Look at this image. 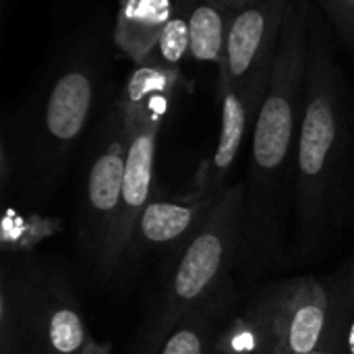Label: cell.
I'll use <instances>...</instances> for the list:
<instances>
[{
  "label": "cell",
  "mask_w": 354,
  "mask_h": 354,
  "mask_svg": "<svg viewBox=\"0 0 354 354\" xmlns=\"http://www.w3.org/2000/svg\"><path fill=\"white\" fill-rule=\"evenodd\" d=\"M191 58V33H189V21L183 4L174 0V10L164 27L158 44L149 52V56L143 60L151 66H158L168 73H183L185 60Z\"/></svg>",
  "instance_id": "cell-14"
},
{
  "label": "cell",
  "mask_w": 354,
  "mask_h": 354,
  "mask_svg": "<svg viewBox=\"0 0 354 354\" xmlns=\"http://www.w3.org/2000/svg\"><path fill=\"white\" fill-rule=\"evenodd\" d=\"M309 4L290 0L266 100L257 112L245 185V216L236 272L257 278L284 268L288 195L295 201L297 143L305 106Z\"/></svg>",
  "instance_id": "cell-1"
},
{
  "label": "cell",
  "mask_w": 354,
  "mask_h": 354,
  "mask_svg": "<svg viewBox=\"0 0 354 354\" xmlns=\"http://www.w3.org/2000/svg\"><path fill=\"white\" fill-rule=\"evenodd\" d=\"M336 278L340 282V288H342V295H344V301H346V354H354V303L351 301V297L346 295L338 274H336Z\"/></svg>",
  "instance_id": "cell-17"
},
{
  "label": "cell",
  "mask_w": 354,
  "mask_h": 354,
  "mask_svg": "<svg viewBox=\"0 0 354 354\" xmlns=\"http://www.w3.org/2000/svg\"><path fill=\"white\" fill-rule=\"evenodd\" d=\"M353 112H354V91H353Z\"/></svg>",
  "instance_id": "cell-23"
},
{
  "label": "cell",
  "mask_w": 354,
  "mask_h": 354,
  "mask_svg": "<svg viewBox=\"0 0 354 354\" xmlns=\"http://www.w3.org/2000/svg\"><path fill=\"white\" fill-rule=\"evenodd\" d=\"M326 17L332 23L336 44L354 54V0H332Z\"/></svg>",
  "instance_id": "cell-16"
},
{
  "label": "cell",
  "mask_w": 354,
  "mask_h": 354,
  "mask_svg": "<svg viewBox=\"0 0 354 354\" xmlns=\"http://www.w3.org/2000/svg\"><path fill=\"white\" fill-rule=\"evenodd\" d=\"M332 295H334V303H332L328 330L322 342L317 344V348L309 354H346V301L336 276L332 278Z\"/></svg>",
  "instance_id": "cell-15"
},
{
  "label": "cell",
  "mask_w": 354,
  "mask_h": 354,
  "mask_svg": "<svg viewBox=\"0 0 354 354\" xmlns=\"http://www.w3.org/2000/svg\"><path fill=\"white\" fill-rule=\"evenodd\" d=\"M353 220H354V195H353Z\"/></svg>",
  "instance_id": "cell-22"
},
{
  "label": "cell",
  "mask_w": 354,
  "mask_h": 354,
  "mask_svg": "<svg viewBox=\"0 0 354 354\" xmlns=\"http://www.w3.org/2000/svg\"><path fill=\"white\" fill-rule=\"evenodd\" d=\"M220 95V135L214 153L197 168L191 189L187 191L193 197L218 199L230 185L228 176L236 164L241 147L247 139V133L253 131L257 112L266 100L268 91H236L226 79L216 81Z\"/></svg>",
  "instance_id": "cell-9"
},
{
  "label": "cell",
  "mask_w": 354,
  "mask_h": 354,
  "mask_svg": "<svg viewBox=\"0 0 354 354\" xmlns=\"http://www.w3.org/2000/svg\"><path fill=\"white\" fill-rule=\"evenodd\" d=\"M245 185H230L199 230L164 257L162 274L131 354H158L187 313L230 286L239 268Z\"/></svg>",
  "instance_id": "cell-4"
},
{
  "label": "cell",
  "mask_w": 354,
  "mask_h": 354,
  "mask_svg": "<svg viewBox=\"0 0 354 354\" xmlns=\"http://www.w3.org/2000/svg\"><path fill=\"white\" fill-rule=\"evenodd\" d=\"M326 15H328V10H330V4H332V0H313Z\"/></svg>",
  "instance_id": "cell-21"
},
{
  "label": "cell",
  "mask_w": 354,
  "mask_h": 354,
  "mask_svg": "<svg viewBox=\"0 0 354 354\" xmlns=\"http://www.w3.org/2000/svg\"><path fill=\"white\" fill-rule=\"evenodd\" d=\"M83 354H112V351H110L108 344H100V342L91 340V342L87 344V348L83 351Z\"/></svg>",
  "instance_id": "cell-19"
},
{
  "label": "cell",
  "mask_w": 354,
  "mask_h": 354,
  "mask_svg": "<svg viewBox=\"0 0 354 354\" xmlns=\"http://www.w3.org/2000/svg\"><path fill=\"white\" fill-rule=\"evenodd\" d=\"M106 54L95 37H79L37 87L17 131V166L29 199H52L64 168L100 108Z\"/></svg>",
  "instance_id": "cell-3"
},
{
  "label": "cell",
  "mask_w": 354,
  "mask_h": 354,
  "mask_svg": "<svg viewBox=\"0 0 354 354\" xmlns=\"http://www.w3.org/2000/svg\"><path fill=\"white\" fill-rule=\"evenodd\" d=\"M234 301L232 282L212 301L187 313L158 354H222Z\"/></svg>",
  "instance_id": "cell-11"
},
{
  "label": "cell",
  "mask_w": 354,
  "mask_h": 354,
  "mask_svg": "<svg viewBox=\"0 0 354 354\" xmlns=\"http://www.w3.org/2000/svg\"><path fill=\"white\" fill-rule=\"evenodd\" d=\"M290 0H253L230 12L218 77L236 91H268Z\"/></svg>",
  "instance_id": "cell-8"
},
{
  "label": "cell",
  "mask_w": 354,
  "mask_h": 354,
  "mask_svg": "<svg viewBox=\"0 0 354 354\" xmlns=\"http://www.w3.org/2000/svg\"><path fill=\"white\" fill-rule=\"evenodd\" d=\"M214 2H218L220 6H224L228 10H234V8H241V6H245V4H249L253 0H214Z\"/></svg>",
  "instance_id": "cell-20"
},
{
  "label": "cell",
  "mask_w": 354,
  "mask_h": 354,
  "mask_svg": "<svg viewBox=\"0 0 354 354\" xmlns=\"http://www.w3.org/2000/svg\"><path fill=\"white\" fill-rule=\"evenodd\" d=\"M127 149L129 118L120 93H116L91 133L79 197V245L100 280L118 224Z\"/></svg>",
  "instance_id": "cell-6"
},
{
  "label": "cell",
  "mask_w": 354,
  "mask_h": 354,
  "mask_svg": "<svg viewBox=\"0 0 354 354\" xmlns=\"http://www.w3.org/2000/svg\"><path fill=\"white\" fill-rule=\"evenodd\" d=\"M336 46L330 19L311 0L305 106L295 174V257L299 259L317 257L342 222L351 124L346 81Z\"/></svg>",
  "instance_id": "cell-2"
},
{
  "label": "cell",
  "mask_w": 354,
  "mask_h": 354,
  "mask_svg": "<svg viewBox=\"0 0 354 354\" xmlns=\"http://www.w3.org/2000/svg\"><path fill=\"white\" fill-rule=\"evenodd\" d=\"M187 12L191 33V60L214 64L216 71L224 62L226 33L230 23L228 8L214 0H178Z\"/></svg>",
  "instance_id": "cell-13"
},
{
  "label": "cell",
  "mask_w": 354,
  "mask_h": 354,
  "mask_svg": "<svg viewBox=\"0 0 354 354\" xmlns=\"http://www.w3.org/2000/svg\"><path fill=\"white\" fill-rule=\"evenodd\" d=\"M174 10V0H120L112 44L133 64H141L158 44Z\"/></svg>",
  "instance_id": "cell-12"
},
{
  "label": "cell",
  "mask_w": 354,
  "mask_h": 354,
  "mask_svg": "<svg viewBox=\"0 0 354 354\" xmlns=\"http://www.w3.org/2000/svg\"><path fill=\"white\" fill-rule=\"evenodd\" d=\"M214 203L216 199H201L189 193L178 197H153L141 212L120 276L131 274L145 255L156 253L166 257L189 241L205 222Z\"/></svg>",
  "instance_id": "cell-10"
},
{
  "label": "cell",
  "mask_w": 354,
  "mask_h": 354,
  "mask_svg": "<svg viewBox=\"0 0 354 354\" xmlns=\"http://www.w3.org/2000/svg\"><path fill=\"white\" fill-rule=\"evenodd\" d=\"M332 278L297 276L259 288L245 307L253 354H309L332 315Z\"/></svg>",
  "instance_id": "cell-7"
},
{
  "label": "cell",
  "mask_w": 354,
  "mask_h": 354,
  "mask_svg": "<svg viewBox=\"0 0 354 354\" xmlns=\"http://www.w3.org/2000/svg\"><path fill=\"white\" fill-rule=\"evenodd\" d=\"M338 276H340V280H342V286H344L346 295L351 297V301L354 303V257L346 263L344 270H340Z\"/></svg>",
  "instance_id": "cell-18"
},
{
  "label": "cell",
  "mask_w": 354,
  "mask_h": 354,
  "mask_svg": "<svg viewBox=\"0 0 354 354\" xmlns=\"http://www.w3.org/2000/svg\"><path fill=\"white\" fill-rule=\"evenodd\" d=\"M0 305L17 326L25 354H83L91 336L68 282L58 268L35 259L4 268Z\"/></svg>",
  "instance_id": "cell-5"
}]
</instances>
